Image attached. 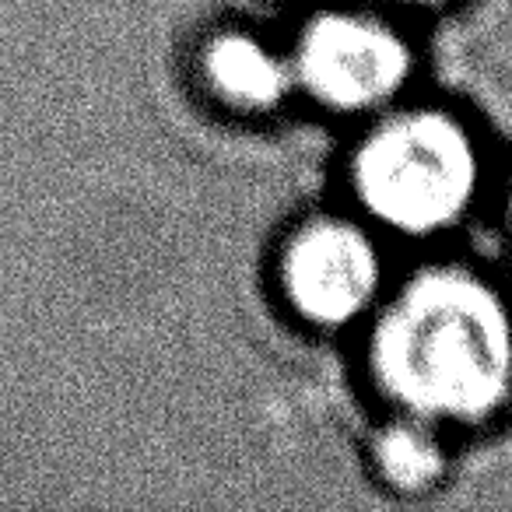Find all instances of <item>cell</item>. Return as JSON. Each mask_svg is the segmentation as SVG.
<instances>
[{
    "label": "cell",
    "mask_w": 512,
    "mask_h": 512,
    "mask_svg": "<svg viewBox=\"0 0 512 512\" xmlns=\"http://www.w3.org/2000/svg\"><path fill=\"white\" fill-rule=\"evenodd\" d=\"M365 376L393 414L474 432L512 404V299L488 271L428 260L362 323Z\"/></svg>",
    "instance_id": "6da1fadb"
},
{
    "label": "cell",
    "mask_w": 512,
    "mask_h": 512,
    "mask_svg": "<svg viewBox=\"0 0 512 512\" xmlns=\"http://www.w3.org/2000/svg\"><path fill=\"white\" fill-rule=\"evenodd\" d=\"M491 186L481 130L442 102H397L362 120L348 155V190L386 239L428 242L467 225Z\"/></svg>",
    "instance_id": "7a4b0ae2"
},
{
    "label": "cell",
    "mask_w": 512,
    "mask_h": 512,
    "mask_svg": "<svg viewBox=\"0 0 512 512\" xmlns=\"http://www.w3.org/2000/svg\"><path fill=\"white\" fill-rule=\"evenodd\" d=\"M295 95L344 120H369L407 99L418 78V46L376 4H327L299 25L288 43Z\"/></svg>",
    "instance_id": "3957f363"
},
{
    "label": "cell",
    "mask_w": 512,
    "mask_h": 512,
    "mask_svg": "<svg viewBox=\"0 0 512 512\" xmlns=\"http://www.w3.org/2000/svg\"><path fill=\"white\" fill-rule=\"evenodd\" d=\"M390 281L386 235L355 211L309 214L274 249V292L281 306L320 334L362 327Z\"/></svg>",
    "instance_id": "277c9868"
},
{
    "label": "cell",
    "mask_w": 512,
    "mask_h": 512,
    "mask_svg": "<svg viewBox=\"0 0 512 512\" xmlns=\"http://www.w3.org/2000/svg\"><path fill=\"white\" fill-rule=\"evenodd\" d=\"M193 74L207 99L242 120H267L299 99L288 46L246 25L207 32L193 57Z\"/></svg>",
    "instance_id": "5b68a950"
},
{
    "label": "cell",
    "mask_w": 512,
    "mask_h": 512,
    "mask_svg": "<svg viewBox=\"0 0 512 512\" xmlns=\"http://www.w3.org/2000/svg\"><path fill=\"white\" fill-rule=\"evenodd\" d=\"M369 467L376 481L393 495H428L442 488L453 467L449 432L432 421L390 411V418L369 439Z\"/></svg>",
    "instance_id": "8992f818"
},
{
    "label": "cell",
    "mask_w": 512,
    "mask_h": 512,
    "mask_svg": "<svg viewBox=\"0 0 512 512\" xmlns=\"http://www.w3.org/2000/svg\"><path fill=\"white\" fill-rule=\"evenodd\" d=\"M376 8H386L390 15H435V11H446L460 0H369Z\"/></svg>",
    "instance_id": "52a82bcc"
},
{
    "label": "cell",
    "mask_w": 512,
    "mask_h": 512,
    "mask_svg": "<svg viewBox=\"0 0 512 512\" xmlns=\"http://www.w3.org/2000/svg\"><path fill=\"white\" fill-rule=\"evenodd\" d=\"M502 214H505V225H509V232H512V158L502 169Z\"/></svg>",
    "instance_id": "ba28073f"
}]
</instances>
